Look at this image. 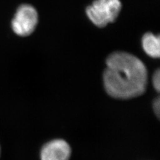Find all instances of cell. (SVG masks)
<instances>
[{"mask_svg": "<svg viewBox=\"0 0 160 160\" xmlns=\"http://www.w3.org/2000/svg\"><path fill=\"white\" fill-rule=\"evenodd\" d=\"M152 84L154 89L159 92L160 89V72L159 69H158L153 75Z\"/></svg>", "mask_w": 160, "mask_h": 160, "instance_id": "obj_6", "label": "cell"}, {"mask_svg": "<svg viewBox=\"0 0 160 160\" xmlns=\"http://www.w3.org/2000/svg\"><path fill=\"white\" fill-rule=\"evenodd\" d=\"M160 101H159V98L158 97L154 99L153 102V109L155 114L156 115L157 117H159V110H160Z\"/></svg>", "mask_w": 160, "mask_h": 160, "instance_id": "obj_7", "label": "cell"}, {"mask_svg": "<svg viewBox=\"0 0 160 160\" xmlns=\"http://www.w3.org/2000/svg\"><path fill=\"white\" fill-rule=\"evenodd\" d=\"M144 52L153 58H159L160 55V42L159 36H156L151 32L144 35L142 40Z\"/></svg>", "mask_w": 160, "mask_h": 160, "instance_id": "obj_5", "label": "cell"}, {"mask_svg": "<svg viewBox=\"0 0 160 160\" xmlns=\"http://www.w3.org/2000/svg\"><path fill=\"white\" fill-rule=\"evenodd\" d=\"M104 88L111 97L129 99L142 96L148 83L147 68L142 61L125 52H115L106 59L103 74Z\"/></svg>", "mask_w": 160, "mask_h": 160, "instance_id": "obj_1", "label": "cell"}, {"mask_svg": "<svg viewBox=\"0 0 160 160\" xmlns=\"http://www.w3.org/2000/svg\"><path fill=\"white\" fill-rule=\"evenodd\" d=\"M121 9L120 0H95L87 7L86 12L93 24L103 28L116 19Z\"/></svg>", "mask_w": 160, "mask_h": 160, "instance_id": "obj_2", "label": "cell"}, {"mask_svg": "<svg viewBox=\"0 0 160 160\" xmlns=\"http://www.w3.org/2000/svg\"><path fill=\"white\" fill-rule=\"evenodd\" d=\"M0 152H1V149H0Z\"/></svg>", "mask_w": 160, "mask_h": 160, "instance_id": "obj_8", "label": "cell"}, {"mask_svg": "<svg viewBox=\"0 0 160 160\" xmlns=\"http://www.w3.org/2000/svg\"><path fill=\"white\" fill-rule=\"evenodd\" d=\"M38 23L37 10L31 5L23 4L17 9L12 22V28L15 33L26 37L32 34Z\"/></svg>", "mask_w": 160, "mask_h": 160, "instance_id": "obj_3", "label": "cell"}, {"mask_svg": "<svg viewBox=\"0 0 160 160\" xmlns=\"http://www.w3.org/2000/svg\"><path fill=\"white\" fill-rule=\"evenodd\" d=\"M72 154L70 146L62 139H53L46 143L40 152L41 160H69Z\"/></svg>", "mask_w": 160, "mask_h": 160, "instance_id": "obj_4", "label": "cell"}]
</instances>
